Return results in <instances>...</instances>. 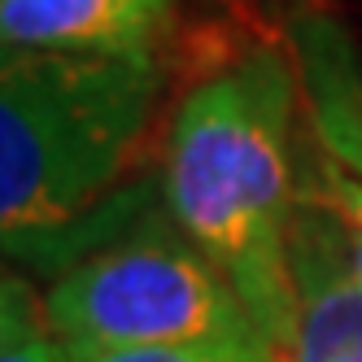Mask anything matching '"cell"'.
<instances>
[{
    "label": "cell",
    "instance_id": "9c48e42d",
    "mask_svg": "<svg viewBox=\"0 0 362 362\" xmlns=\"http://www.w3.org/2000/svg\"><path fill=\"white\" fill-rule=\"evenodd\" d=\"M70 362H279L271 349L245 345H144V349H96L66 345Z\"/></svg>",
    "mask_w": 362,
    "mask_h": 362
},
{
    "label": "cell",
    "instance_id": "277c9868",
    "mask_svg": "<svg viewBox=\"0 0 362 362\" xmlns=\"http://www.w3.org/2000/svg\"><path fill=\"white\" fill-rule=\"evenodd\" d=\"M297 332L288 362H362V279L345 262L327 214L297 188L288 227Z\"/></svg>",
    "mask_w": 362,
    "mask_h": 362
},
{
    "label": "cell",
    "instance_id": "52a82bcc",
    "mask_svg": "<svg viewBox=\"0 0 362 362\" xmlns=\"http://www.w3.org/2000/svg\"><path fill=\"white\" fill-rule=\"evenodd\" d=\"M301 192L327 214L345 262L362 279V175L349 170L345 162H336L332 153H323L315 144V162H310V170L301 179Z\"/></svg>",
    "mask_w": 362,
    "mask_h": 362
},
{
    "label": "cell",
    "instance_id": "3957f363",
    "mask_svg": "<svg viewBox=\"0 0 362 362\" xmlns=\"http://www.w3.org/2000/svg\"><path fill=\"white\" fill-rule=\"evenodd\" d=\"M66 345H245L271 349L231 279L201 249L132 240L74 262L44 297ZM275 354V349H271Z\"/></svg>",
    "mask_w": 362,
    "mask_h": 362
},
{
    "label": "cell",
    "instance_id": "7a4b0ae2",
    "mask_svg": "<svg viewBox=\"0 0 362 362\" xmlns=\"http://www.w3.org/2000/svg\"><path fill=\"white\" fill-rule=\"evenodd\" d=\"M158 92V53H5L0 227L9 249L70 227L118 184L148 132Z\"/></svg>",
    "mask_w": 362,
    "mask_h": 362
},
{
    "label": "cell",
    "instance_id": "ba28073f",
    "mask_svg": "<svg viewBox=\"0 0 362 362\" xmlns=\"http://www.w3.org/2000/svg\"><path fill=\"white\" fill-rule=\"evenodd\" d=\"M0 362H70L66 341L48 319V305L13 271L5 275L0 293Z\"/></svg>",
    "mask_w": 362,
    "mask_h": 362
},
{
    "label": "cell",
    "instance_id": "6da1fadb",
    "mask_svg": "<svg viewBox=\"0 0 362 362\" xmlns=\"http://www.w3.org/2000/svg\"><path fill=\"white\" fill-rule=\"evenodd\" d=\"M297 96V62L262 44L179 100L166 140V205L179 231L231 279L279 362H288L297 332L288 271L301 188L293 162Z\"/></svg>",
    "mask_w": 362,
    "mask_h": 362
},
{
    "label": "cell",
    "instance_id": "8992f818",
    "mask_svg": "<svg viewBox=\"0 0 362 362\" xmlns=\"http://www.w3.org/2000/svg\"><path fill=\"white\" fill-rule=\"evenodd\" d=\"M293 62L315 144L362 175V66L349 35L323 13H301L293 22Z\"/></svg>",
    "mask_w": 362,
    "mask_h": 362
},
{
    "label": "cell",
    "instance_id": "5b68a950",
    "mask_svg": "<svg viewBox=\"0 0 362 362\" xmlns=\"http://www.w3.org/2000/svg\"><path fill=\"white\" fill-rule=\"evenodd\" d=\"M175 0H0L5 53H158Z\"/></svg>",
    "mask_w": 362,
    "mask_h": 362
}]
</instances>
